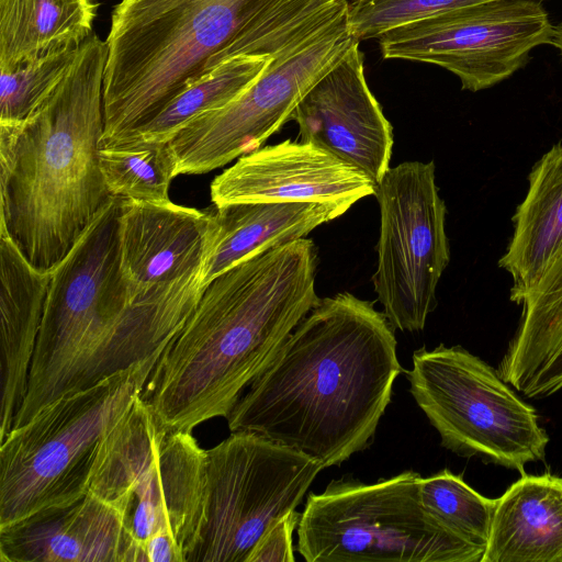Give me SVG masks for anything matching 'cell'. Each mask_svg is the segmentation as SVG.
<instances>
[{"label":"cell","mask_w":562,"mask_h":562,"mask_svg":"<svg viewBox=\"0 0 562 562\" xmlns=\"http://www.w3.org/2000/svg\"><path fill=\"white\" fill-rule=\"evenodd\" d=\"M402 372L395 328L349 292L321 299L227 416L324 468L367 449Z\"/></svg>","instance_id":"1"},{"label":"cell","mask_w":562,"mask_h":562,"mask_svg":"<svg viewBox=\"0 0 562 562\" xmlns=\"http://www.w3.org/2000/svg\"><path fill=\"white\" fill-rule=\"evenodd\" d=\"M317 249L301 238L256 254L206 286L153 369L142 398L167 427L227 418L317 305Z\"/></svg>","instance_id":"2"},{"label":"cell","mask_w":562,"mask_h":562,"mask_svg":"<svg viewBox=\"0 0 562 562\" xmlns=\"http://www.w3.org/2000/svg\"><path fill=\"white\" fill-rule=\"evenodd\" d=\"M122 202L113 196L52 272L13 427L63 395L160 356L198 305L202 271L161 297L132 295L121 265Z\"/></svg>","instance_id":"3"},{"label":"cell","mask_w":562,"mask_h":562,"mask_svg":"<svg viewBox=\"0 0 562 562\" xmlns=\"http://www.w3.org/2000/svg\"><path fill=\"white\" fill-rule=\"evenodd\" d=\"M106 56V43L92 33L35 112L0 123V227L44 272L113 198L99 166Z\"/></svg>","instance_id":"4"},{"label":"cell","mask_w":562,"mask_h":562,"mask_svg":"<svg viewBox=\"0 0 562 562\" xmlns=\"http://www.w3.org/2000/svg\"><path fill=\"white\" fill-rule=\"evenodd\" d=\"M279 1L121 0L105 41L101 144L124 138L154 119Z\"/></svg>","instance_id":"5"},{"label":"cell","mask_w":562,"mask_h":562,"mask_svg":"<svg viewBox=\"0 0 562 562\" xmlns=\"http://www.w3.org/2000/svg\"><path fill=\"white\" fill-rule=\"evenodd\" d=\"M88 492L121 515L138 562H189L205 518L206 450L137 395L103 437Z\"/></svg>","instance_id":"6"},{"label":"cell","mask_w":562,"mask_h":562,"mask_svg":"<svg viewBox=\"0 0 562 562\" xmlns=\"http://www.w3.org/2000/svg\"><path fill=\"white\" fill-rule=\"evenodd\" d=\"M159 357L63 395L9 431L0 445V530L88 493L103 437L142 394Z\"/></svg>","instance_id":"7"},{"label":"cell","mask_w":562,"mask_h":562,"mask_svg":"<svg viewBox=\"0 0 562 562\" xmlns=\"http://www.w3.org/2000/svg\"><path fill=\"white\" fill-rule=\"evenodd\" d=\"M420 481L412 470L374 483L333 480L307 496L299 553L307 562H482L485 549L425 509Z\"/></svg>","instance_id":"8"},{"label":"cell","mask_w":562,"mask_h":562,"mask_svg":"<svg viewBox=\"0 0 562 562\" xmlns=\"http://www.w3.org/2000/svg\"><path fill=\"white\" fill-rule=\"evenodd\" d=\"M406 371L409 393L441 446L525 474L549 443L536 409L484 360L461 346L422 347Z\"/></svg>","instance_id":"9"},{"label":"cell","mask_w":562,"mask_h":562,"mask_svg":"<svg viewBox=\"0 0 562 562\" xmlns=\"http://www.w3.org/2000/svg\"><path fill=\"white\" fill-rule=\"evenodd\" d=\"M356 41L347 13L279 45L245 92L195 117L168 140L176 175L206 173L260 148Z\"/></svg>","instance_id":"10"},{"label":"cell","mask_w":562,"mask_h":562,"mask_svg":"<svg viewBox=\"0 0 562 562\" xmlns=\"http://www.w3.org/2000/svg\"><path fill=\"white\" fill-rule=\"evenodd\" d=\"M323 464L258 434L233 431L206 450L205 518L189 562H248L295 509Z\"/></svg>","instance_id":"11"},{"label":"cell","mask_w":562,"mask_h":562,"mask_svg":"<svg viewBox=\"0 0 562 562\" xmlns=\"http://www.w3.org/2000/svg\"><path fill=\"white\" fill-rule=\"evenodd\" d=\"M375 198L380 235L374 291L395 329L423 330L450 260L447 209L434 161H405L390 168L378 183Z\"/></svg>","instance_id":"12"},{"label":"cell","mask_w":562,"mask_h":562,"mask_svg":"<svg viewBox=\"0 0 562 562\" xmlns=\"http://www.w3.org/2000/svg\"><path fill=\"white\" fill-rule=\"evenodd\" d=\"M553 25L540 0H496L443 11L378 37L384 58L438 65L463 90L491 88L549 44Z\"/></svg>","instance_id":"13"},{"label":"cell","mask_w":562,"mask_h":562,"mask_svg":"<svg viewBox=\"0 0 562 562\" xmlns=\"http://www.w3.org/2000/svg\"><path fill=\"white\" fill-rule=\"evenodd\" d=\"M378 183L353 165L310 142L283 140L257 148L216 176L215 206L257 202H321L346 212L374 195Z\"/></svg>","instance_id":"14"},{"label":"cell","mask_w":562,"mask_h":562,"mask_svg":"<svg viewBox=\"0 0 562 562\" xmlns=\"http://www.w3.org/2000/svg\"><path fill=\"white\" fill-rule=\"evenodd\" d=\"M301 139L353 165L379 183L390 169L393 127L371 92L356 41L302 98L291 119Z\"/></svg>","instance_id":"15"},{"label":"cell","mask_w":562,"mask_h":562,"mask_svg":"<svg viewBox=\"0 0 562 562\" xmlns=\"http://www.w3.org/2000/svg\"><path fill=\"white\" fill-rule=\"evenodd\" d=\"M211 232L212 211L123 198L121 265L132 295L161 297L202 271Z\"/></svg>","instance_id":"16"},{"label":"cell","mask_w":562,"mask_h":562,"mask_svg":"<svg viewBox=\"0 0 562 562\" xmlns=\"http://www.w3.org/2000/svg\"><path fill=\"white\" fill-rule=\"evenodd\" d=\"M0 562H138L121 515L88 492L0 530Z\"/></svg>","instance_id":"17"},{"label":"cell","mask_w":562,"mask_h":562,"mask_svg":"<svg viewBox=\"0 0 562 562\" xmlns=\"http://www.w3.org/2000/svg\"><path fill=\"white\" fill-rule=\"evenodd\" d=\"M52 272L35 269L0 227V442L27 391Z\"/></svg>","instance_id":"18"},{"label":"cell","mask_w":562,"mask_h":562,"mask_svg":"<svg viewBox=\"0 0 562 562\" xmlns=\"http://www.w3.org/2000/svg\"><path fill=\"white\" fill-rule=\"evenodd\" d=\"M340 206L321 202L233 203L212 211L209 254L202 269V286L269 248L305 236L319 225L341 216Z\"/></svg>","instance_id":"19"},{"label":"cell","mask_w":562,"mask_h":562,"mask_svg":"<svg viewBox=\"0 0 562 562\" xmlns=\"http://www.w3.org/2000/svg\"><path fill=\"white\" fill-rule=\"evenodd\" d=\"M482 562H562V477L521 474L496 498Z\"/></svg>","instance_id":"20"},{"label":"cell","mask_w":562,"mask_h":562,"mask_svg":"<svg viewBox=\"0 0 562 562\" xmlns=\"http://www.w3.org/2000/svg\"><path fill=\"white\" fill-rule=\"evenodd\" d=\"M514 235L499 266L510 273V300L521 304L562 250V145L533 166L526 198L513 217Z\"/></svg>","instance_id":"21"},{"label":"cell","mask_w":562,"mask_h":562,"mask_svg":"<svg viewBox=\"0 0 562 562\" xmlns=\"http://www.w3.org/2000/svg\"><path fill=\"white\" fill-rule=\"evenodd\" d=\"M97 9L95 0H0V71L80 45L93 33Z\"/></svg>","instance_id":"22"},{"label":"cell","mask_w":562,"mask_h":562,"mask_svg":"<svg viewBox=\"0 0 562 562\" xmlns=\"http://www.w3.org/2000/svg\"><path fill=\"white\" fill-rule=\"evenodd\" d=\"M521 305L520 324L497 371L530 398L544 370L562 350V250Z\"/></svg>","instance_id":"23"},{"label":"cell","mask_w":562,"mask_h":562,"mask_svg":"<svg viewBox=\"0 0 562 562\" xmlns=\"http://www.w3.org/2000/svg\"><path fill=\"white\" fill-rule=\"evenodd\" d=\"M272 52L266 55L243 54L222 61L173 98L154 119L124 138L170 140L195 117L225 106L245 92L263 72Z\"/></svg>","instance_id":"24"},{"label":"cell","mask_w":562,"mask_h":562,"mask_svg":"<svg viewBox=\"0 0 562 562\" xmlns=\"http://www.w3.org/2000/svg\"><path fill=\"white\" fill-rule=\"evenodd\" d=\"M99 166L113 196L169 202L176 162L168 142L122 138L100 144Z\"/></svg>","instance_id":"25"},{"label":"cell","mask_w":562,"mask_h":562,"mask_svg":"<svg viewBox=\"0 0 562 562\" xmlns=\"http://www.w3.org/2000/svg\"><path fill=\"white\" fill-rule=\"evenodd\" d=\"M425 509L463 539L486 549L496 498H488L471 486L462 475L443 469L420 481Z\"/></svg>","instance_id":"26"},{"label":"cell","mask_w":562,"mask_h":562,"mask_svg":"<svg viewBox=\"0 0 562 562\" xmlns=\"http://www.w3.org/2000/svg\"><path fill=\"white\" fill-rule=\"evenodd\" d=\"M81 44L49 50L12 70L0 71V123L22 122L35 112L60 83Z\"/></svg>","instance_id":"27"},{"label":"cell","mask_w":562,"mask_h":562,"mask_svg":"<svg viewBox=\"0 0 562 562\" xmlns=\"http://www.w3.org/2000/svg\"><path fill=\"white\" fill-rule=\"evenodd\" d=\"M496 0H349L348 25L358 42L434 14Z\"/></svg>","instance_id":"28"},{"label":"cell","mask_w":562,"mask_h":562,"mask_svg":"<svg viewBox=\"0 0 562 562\" xmlns=\"http://www.w3.org/2000/svg\"><path fill=\"white\" fill-rule=\"evenodd\" d=\"M300 518L301 513L293 509L278 520L258 542L248 562H294L293 532Z\"/></svg>","instance_id":"29"},{"label":"cell","mask_w":562,"mask_h":562,"mask_svg":"<svg viewBox=\"0 0 562 562\" xmlns=\"http://www.w3.org/2000/svg\"><path fill=\"white\" fill-rule=\"evenodd\" d=\"M562 389V350L554 357L536 384L530 398L547 397Z\"/></svg>","instance_id":"30"},{"label":"cell","mask_w":562,"mask_h":562,"mask_svg":"<svg viewBox=\"0 0 562 562\" xmlns=\"http://www.w3.org/2000/svg\"><path fill=\"white\" fill-rule=\"evenodd\" d=\"M549 44L557 47L562 54V22L553 25Z\"/></svg>","instance_id":"31"}]
</instances>
